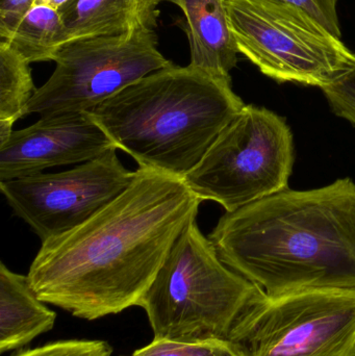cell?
Segmentation results:
<instances>
[{"label":"cell","mask_w":355,"mask_h":356,"mask_svg":"<svg viewBox=\"0 0 355 356\" xmlns=\"http://www.w3.org/2000/svg\"><path fill=\"white\" fill-rule=\"evenodd\" d=\"M201 202L183 178L139 167L112 202L42 243L29 284L43 302L89 321L138 307Z\"/></svg>","instance_id":"6da1fadb"},{"label":"cell","mask_w":355,"mask_h":356,"mask_svg":"<svg viewBox=\"0 0 355 356\" xmlns=\"http://www.w3.org/2000/svg\"><path fill=\"white\" fill-rule=\"evenodd\" d=\"M208 238L227 267L268 296L355 290V182L281 191L225 213Z\"/></svg>","instance_id":"7a4b0ae2"},{"label":"cell","mask_w":355,"mask_h":356,"mask_svg":"<svg viewBox=\"0 0 355 356\" xmlns=\"http://www.w3.org/2000/svg\"><path fill=\"white\" fill-rule=\"evenodd\" d=\"M245 106L231 79L173 64L88 115L141 168L185 178Z\"/></svg>","instance_id":"3957f363"},{"label":"cell","mask_w":355,"mask_h":356,"mask_svg":"<svg viewBox=\"0 0 355 356\" xmlns=\"http://www.w3.org/2000/svg\"><path fill=\"white\" fill-rule=\"evenodd\" d=\"M264 291L227 267L196 220L183 230L140 301L154 339H229Z\"/></svg>","instance_id":"277c9868"},{"label":"cell","mask_w":355,"mask_h":356,"mask_svg":"<svg viewBox=\"0 0 355 356\" xmlns=\"http://www.w3.org/2000/svg\"><path fill=\"white\" fill-rule=\"evenodd\" d=\"M238 51L279 83L331 87L355 54L308 12L281 0H224Z\"/></svg>","instance_id":"5b68a950"},{"label":"cell","mask_w":355,"mask_h":356,"mask_svg":"<svg viewBox=\"0 0 355 356\" xmlns=\"http://www.w3.org/2000/svg\"><path fill=\"white\" fill-rule=\"evenodd\" d=\"M295 152L285 118L246 104L185 179L201 199L226 213L289 188Z\"/></svg>","instance_id":"8992f818"},{"label":"cell","mask_w":355,"mask_h":356,"mask_svg":"<svg viewBox=\"0 0 355 356\" xmlns=\"http://www.w3.org/2000/svg\"><path fill=\"white\" fill-rule=\"evenodd\" d=\"M242 356H355V290L265 294L233 324Z\"/></svg>","instance_id":"52a82bcc"},{"label":"cell","mask_w":355,"mask_h":356,"mask_svg":"<svg viewBox=\"0 0 355 356\" xmlns=\"http://www.w3.org/2000/svg\"><path fill=\"white\" fill-rule=\"evenodd\" d=\"M53 62V73L35 90L25 116L89 113L131 83L173 65L158 49L156 31L75 40L60 48Z\"/></svg>","instance_id":"ba28073f"},{"label":"cell","mask_w":355,"mask_h":356,"mask_svg":"<svg viewBox=\"0 0 355 356\" xmlns=\"http://www.w3.org/2000/svg\"><path fill=\"white\" fill-rule=\"evenodd\" d=\"M135 175L114 149L70 170L0 181V191L43 243L87 221L126 190Z\"/></svg>","instance_id":"9c48e42d"},{"label":"cell","mask_w":355,"mask_h":356,"mask_svg":"<svg viewBox=\"0 0 355 356\" xmlns=\"http://www.w3.org/2000/svg\"><path fill=\"white\" fill-rule=\"evenodd\" d=\"M117 149L88 113L40 118L0 147V181L83 164Z\"/></svg>","instance_id":"30bf717a"},{"label":"cell","mask_w":355,"mask_h":356,"mask_svg":"<svg viewBox=\"0 0 355 356\" xmlns=\"http://www.w3.org/2000/svg\"><path fill=\"white\" fill-rule=\"evenodd\" d=\"M183 14L181 29L190 46L189 66L213 76L231 79L237 66V44L227 18L224 0H164Z\"/></svg>","instance_id":"8fae6325"},{"label":"cell","mask_w":355,"mask_h":356,"mask_svg":"<svg viewBox=\"0 0 355 356\" xmlns=\"http://www.w3.org/2000/svg\"><path fill=\"white\" fill-rule=\"evenodd\" d=\"M164 0H71L60 10L66 44L100 35L154 31Z\"/></svg>","instance_id":"7c38bea8"},{"label":"cell","mask_w":355,"mask_h":356,"mask_svg":"<svg viewBox=\"0 0 355 356\" xmlns=\"http://www.w3.org/2000/svg\"><path fill=\"white\" fill-rule=\"evenodd\" d=\"M43 302L28 277L0 265V353L20 349L53 328L56 313Z\"/></svg>","instance_id":"4fadbf2b"},{"label":"cell","mask_w":355,"mask_h":356,"mask_svg":"<svg viewBox=\"0 0 355 356\" xmlns=\"http://www.w3.org/2000/svg\"><path fill=\"white\" fill-rule=\"evenodd\" d=\"M6 41L29 64L54 60L66 44L62 14L48 4H37L25 13Z\"/></svg>","instance_id":"5bb4252c"},{"label":"cell","mask_w":355,"mask_h":356,"mask_svg":"<svg viewBox=\"0 0 355 356\" xmlns=\"http://www.w3.org/2000/svg\"><path fill=\"white\" fill-rule=\"evenodd\" d=\"M29 65L8 42L0 41V120L16 123L25 116L37 90Z\"/></svg>","instance_id":"9a60e30c"},{"label":"cell","mask_w":355,"mask_h":356,"mask_svg":"<svg viewBox=\"0 0 355 356\" xmlns=\"http://www.w3.org/2000/svg\"><path fill=\"white\" fill-rule=\"evenodd\" d=\"M131 356H242L229 339H204L196 341H172L154 339Z\"/></svg>","instance_id":"2e32d148"},{"label":"cell","mask_w":355,"mask_h":356,"mask_svg":"<svg viewBox=\"0 0 355 356\" xmlns=\"http://www.w3.org/2000/svg\"><path fill=\"white\" fill-rule=\"evenodd\" d=\"M113 349L104 341L68 340L49 343L21 351L14 356H112Z\"/></svg>","instance_id":"e0dca14e"},{"label":"cell","mask_w":355,"mask_h":356,"mask_svg":"<svg viewBox=\"0 0 355 356\" xmlns=\"http://www.w3.org/2000/svg\"><path fill=\"white\" fill-rule=\"evenodd\" d=\"M322 92L333 112L355 127V69Z\"/></svg>","instance_id":"ac0fdd59"},{"label":"cell","mask_w":355,"mask_h":356,"mask_svg":"<svg viewBox=\"0 0 355 356\" xmlns=\"http://www.w3.org/2000/svg\"><path fill=\"white\" fill-rule=\"evenodd\" d=\"M308 12L311 16L322 23L338 38L342 37L341 25L338 16L339 0H281Z\"/></svg>","instance_id":"d6986e66"},{"label":"cell","mask_w":355,"mask_h":356,"mask_svg":"<svg viewBox=\"0 0 355 356\" xmlns=\"http://www.w3.org/2000/svg\"><path fill=\"white\" fill-rule=\"evenodd\" d=\"M35 0H0V40L10 37Z\"/></svg>","instance_id":"ffe728a7"},{"label":"cell","mask_w":355,"mask_h":356,"mask_svg":"<svg viewBox=\"0 0 355 356\" xmlns=\"http://www.w3.org/2000/svg\"><path fill=\"white\" fill-rule=\"evenodd\" d=\"M14 124L15 123L10 122V121L0 120V147L3 146L12 137L13 133H14L13 131Z\"/></svg>","instance_id":"44dd1931"},{"label":"cell","mask_w":355,"mask_h":356,"mask_svg":"<svg viewBox=\"0 0 355 356\" xmlns=\"http://www.w3.org/2000/svg\"><path fill=\"white\" fill-rule=\"evenodd\" d=\"M70 1L71 0H35V3L48 4V6H53V8H58V10H60Z\"/></svg>","instance_id":"7402d4cb"}]
</instances>
